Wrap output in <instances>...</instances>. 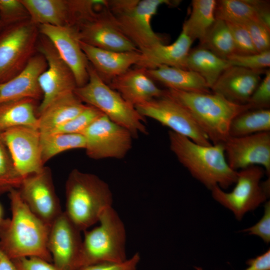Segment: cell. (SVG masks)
Returning a JSON list of instances; mask_svg holds the SVG:
<instances>
[{
    "instance_id": "23",
    "label": "cell",
    "mask_w": 270,
    "mask_h": 270,
    "mask_svg": "<svg viewBox=\"0 0 270 270\" xmlns=\"http://www.w3.org/2000/svg\"><path fill=\"white\" fill-rule=\"evenodd\" d=\"M193 42L182 30L172 44H159L140 52V58L136 66L146 70L168 66L186 69V60Z\"/></svg>"
},
{
    "instance_id": "22",
    "label": "cell",
    "mask_w": 270,
    "mask_h": 270,
    "mask_svg": "<svg viewBox=\"0 0 270 270\" xmlns=\"http://www.w3.org/2000/svg\"><path fill=\"white\" fill-rule=\"evenodd\" d=\"M80 44L90 64L108 84L132 65H136L140 58V52H117L98 48L80 41Z\"/></svg>"
},
{
    "instance_id": "11",
    "label": "cell",
    "mask_w": 270,
    "mask_h": 270,
    "mask_svg": "<svg viewBox=\"0 0 270 270\" xmlns=\"http://www.w3.org/2000/svg\"><path fill=\"white\" fill-rule=\"evenodd\" d=\"M81 134L86 155L94 160L123 158L132 147L130 132L102 114Z\"/></svg>"
},
{
    "instance_id": "15",
    "label": "cell",
    "mask_w": 270,
    "mask_h": 270,
    "mask_svg": "<svg viewBox=\"0 0 270 270\" xmlns=\"http://www.w3.org/2000/svg\"><path fill=\"white\" fill-rule=\"evenodd\" d=\"M76 27L80 41L88 45L113 52H140L118 28L108 6Z\"/></svg>"
},
{
    "instance_id": "14",
    "label": "cell",
    "mask_w": 270,
    "mask_h": 270,
    "mask_svg": "<svg viewBox=\"0 0 270 270\" xmlns=\"http://www.w3.org/2000/svg\"><path fill=\"white\" fill-rule=\"evenodd\" d=\"M17 172L23 177L40 171L44 166L41 157L38 130L17 126L0 133Z\"/></svg>"
},
{
    "instance_id": "24",
    "label": "cell",
    "mask_w": 270,
    "mask_h": 270,
    "mask_svg": "<svg viewBox=\"0 0 270 270\" xmlns=\"http://www.w3.org/2000/svg\"><path fill=\"white\" fill-rule=\"evenodd\" d=\"M74 92L59 96L38 115V130L48 133L76 116L86 107Z\"/></svg>"
},
{
    "instance_id": "39",
    "label": "cell",
    "mask_w": 270,
    "mask_h": 270,
    "mask_svg": "<svg viewBox=\"0 0 270 270\" xmlns=\"http://www.w3.org/2000/svg\"><path fill=\"white\" fill-rule=\"evenodd\" d=\"M244 25L258 52L270 50V28L260 20H251Z\"/></svg>"
},
{
    "instance_id": "29",
    "label": "cell",
    "mask_w": 270,
    "mask_h": 270,
    "mask_svg": "<svg viewBox=\"0 0 270 270\" xmlns=\"http://www.w3.org/2000/svg\"><path fill=\"white\" fill-rule=\"evenodd\" d=\"M216 4L215 0H192L191 13L182 30L193 42L198 40L201 42L214 24Z\"/></svg>"
},
{
    "instance_id": "45",
    "label": "cell",
    "mask_w": 270,
    "mask_h": 270,
    "mask_svg": "<svg viewBox=\"0 0 270 270\" xmlns=\"http://www.w3.org/2000/svg\"><path fill=\"white\" fill-rule=\"evenodd\" d=\"M256 10L259 20L270 28V2L267 0H246Z\"/></svg>"
},
{
    "instance_id": "41",
    "label": "cell",
    "mask_w": 270,
    "mask_h": 270,
    "mask_svg": "<svg viewBox=\"0 0 270 270\" xmlns=\"http://www.w3.org/2000/svg\"><path fill=\"white\" fill-rule=\"evenodd\" d=\"M243 232L249 234L260 238L264 242H270V202H266L264 206V213L260 220L253 226L246 228Z\"/></svg>"
},
{
    "instance_id": "37",
    "label": "cell",
    "mask_w": 270,
    "mask_h": 270,
    "mask_svg": "<svg viewBox=\"0 0 270 270\" xmlns=\"http://www.w3.org/2000/svg\"><path fill=\"white\" fill-rule=\"evenodd\" d=\"M231 66L254 70H264L270 66V50L254 54H232L227 59Z\"/></svg>"
},
{
    "instance_id": "20",
    "label": "cell",
    "mask_w": 270,
    "mask_h": 270,
    "mask_svg": "<svg viewBox=\"0 0 270 270\" xmlns=\"http://www.w3.org/2000/svg\"><path fill=\"white\" fill-rule=\"evenodd\" d=\"M264 70H254L231 66L226 69L211 90L228 101L246 104L261 81Z\"/></svg>"
},
{
    "instance_id": "42",
    "label": "cell",
    "mask_w": 270,
    "mask_h": 270,
    "mask_svg": "<svg viewBox=\"0 0 270 270\" xmlns=\"http://www.w3.org/2000/svg\"><path fill=\"white\" fill-rule=\"evenodd\" d=\"M12 260L16 270H61L52 262L38 257L22 258Z\"/></svg>"
},
{
    "instance_id": "43",
    "label": "cell",
    "mask_w": 270,
    "mask_h": 270,
    "mask_svg": "<svg viewBox=\"0 0 270 270\" xmlns=\"http://www.w3.org/2000/svg\"><path fill=\"white\" fill-rule=\"evenodd\" d=\"M140 260L138 253L121 262H104L88 266L78 270H136Z\"/></svg>"
},
{
    "instance_id": "12",
    "label": "cell",
    "mask_w": 270,
    "mask_h": 270,
    "mask_svg": "<svg viewBox=\"0 0 270 270\" xmlns=\"http://www.w3.org/2000/svg\"><path fill=\"white\" fill-rule=\"evenodd\" d=\"M18 190L28 208L50 228L63 212L48 167L24 177Z\"/></svg>"
},
{
    "instance_id": "16",
    "label": "cell",
    "mask_w": 270,
    "mask_h": 270,
    "mask_svg": "<svg viewBox=\"0 0 270 270\" xmlns=\"http://www.w3.org/2000/svg\"><path fill=\"white\" fill-rule=\"evenodd\" d=\"M230 167L238 171L252 166L262 168L270 174V132L229 136L223 143Z\"/></svg>"
},
{
    "instance_id": "13",
    "label": "cell",
    "mask_w": 270,
    "mask_h": 270,
    "mask_svg": "<svg viewBox=\"0 0 270 270\" xmlns=\"http://www.w3.org/2000/svg\"><path fill=\"white\" fill-rule=\"evenodd\" d=\"M40 38L36 49L44 57L47 68L38 79L43 94L37 108L38 115L54 100L66 93L74 92L77 88L72 71L52 44L42 35Z\"/></svg>"
},
{
    "instance_id": "36",
    "label": "cell",
    "mask_w": 270,
    "mask_h": 270,
    "mask_svg": "<svg viewBox=\"0 0 270 270\" xmlns=\"http://www.w3.org/2000/svg\"><path fill=\"white\" fill-rule=\"evenodd\" d=\"M0 19L4 28L30 19L20 0H0Z\"/></svg>"
},
{
    "instance_id": "33",
    "label": "cell",
    "mask_w": 270,
    "mask_h": 270,
    "mask_svg": "<svg viewBox=\"0 0 270 270\" xmlns=\"http://www.w3.org/2000/svg\"><path fill=\"white\" fill-rule=\"evenodd\" d=\"M200 46L224 59L227 60L234 54L233 40L229 28L225 22L221 20H216Z\"/></svg>"
},
{
    "instance_id": "44",
    "label": "cell",
    "mask_w": 270,
    "mask_h": 270,
    "mask_svg": "<svg viewBox=\"0 0 270 270\" xmlns=\"http://www.w3.org/2000/svg\"><path fill=\"white\" fill-rule=\"evenodd\" d=\"M248 266L244 270H270V250L247 260ZM196 270H204L202 268L196 267Z\"/></svg>"
},
{
    "instance_id": "3",
    "label": "cell",
    "mask_w": 270,
    "mask_h": 270,
    "mask_svg": "<svg viewBox=\"0 0 270 270\" xmlns=\"http://www.w3.org/2000/svg\"><path fill=\"white\" fill-rule=\"evenodd\" d=\"M166 93L185 106L212 144H223L229 136L232 120L250 109L248 104L232 103L214 92L167 89Z\"/></svg>"
},
{
    "instance_id": "5",
    "label": "cell",
    "mask_w": 270,
    "mask_h": 270,
    "mask_svg": "<svg viewBox=\"0 0 270 270\" xmlns=\"http://www.w3.org/2000/svg\"><path fill=\"white\" fill-rule=\"evenodd\" d=\"M88 74V82L74 90L80 100L96 108L112 121L126 128L134 138L140 133L146 134L144 118L134 106L106 84L90 63Z\"/></svg>"
},
{
    "instance_id": "6",
    "label": "cell",
    "mask_w": 270,
    "mask_h": 270,
    "mask_svg": "<svg viewBox=\"0 0 270 270\" xmlns=\"http://www.w3.org/2000/svg\"><path fill=\"white\" fill-rule=\"evenodd\" d=\"M100 225L84 231L78 270L90 265L126 260L124 224L112 206L101 214Z\"/></svg>"
},
{
    "instance_id": "46",
    "label": "cell",
    "mask_w": 270,
    "mask_h": 270,
    "mask_svg": "<svg viewBox=\"0 0 270 270\" xmlns=\"http://www.w3.org/2000/svg\"><path fill=\"white\" fill-rule=\"evenodd\" d=\"M0 270H16L13 261L4 254L0 248Z\"/></svg>"
},
{
    "instance_id": "9",
    "label": "cell",
    "mask_w": 270,
    "mask_h": 270,
    "mask_svg": "<svg viewBox=\"0 0 270 270\" xmlns=\"http://www.w3.org/2000/svg\"><path fill=\"white\" fill-rule=\"evenodd\" d=\"M264 173V169L259 166L240 170L236 186L231 192H226L216 186L210 190L212 196L240 220L246 212L256 209L269 196L270 178L260 183Z\"/></svg>"
},
{
    "instance_id": "21",
    "label": "cell",
    "mask_w": 270,
    "mask_h": 270,
    "mask_svg": "<svg viewBox=\"0 0 270 270\" xmlns=\"http://www.w3.org/2000/svg\"><path fill=\"white\" fill-rule=\"evenodd\" d=\"M108 85L134 106L165 94V90L158 87L148 75L146 69L142 68L129 69L112 80Z\"/></svg>"
},
{
    "instance_id": "26",
    "label": "cell",
    "mask_w": 270,
    "mask_h": 270,
    "mask_svg": "<svg viewBox=\"0 0 270 270\" xmlns=\"http://www.w3.org/2000/svg\"><path fill=\"white\" fill-rule=\"evenodd\" d=\"M26 8L30 20L37 26L70 25L67 0H20Z\"/></svg>"
},
{
    "instance_id": "30",
    "label": "cell",
    "mask_w": 270,
    "mask_h": 270,
    "mask_svg": "<svg viewBox=\"0 0 270 270\" xmlns=\"http://www.w3.org/2000/svg\"><path fill=\"white\" fill-rule=\"evenodd\" d=\"M270 132V110L249 109L232 120L229 136L240 137Z\"/></svg>"
},
{
    "instance_id": "31",
    "label": "cell",
    "mask_w": 270,
    "mask_h": 270,
    "mask_svg": "<svg viewBox=\"0 0 270 270\" xmlns=\"http://www.w3.org/2000/svg\"><path fill=\"white\" fill-rule=\"evenodd\" d=\"M40 134L41 157L44 165L61 152L85 148V138L81 134Z\"/></svg>"
},
{
    "instance_id": "2",
    "label": "cell",
    "mask_w": 270,
    "mask_h": 270,
    "mask_svg": "<svg viewBox=\"0 0 270 270\" xmlns=\"http://www.w3.org/2000/svg\"><path fill=\"white\" fill-rule=\"evenodd\" d=\"M170 147L180 162L206 188L226 189L235 184L238 171L228 164L223 144L205 146L168 131Z\"/></svg>"
},
{
    "instance_id": "4",
    "label": "cell",
    "mask_w": 270,
    "mask_h": 270,
    "mask_svg": "<svg viewBox=\"0 0 270 270\" xmlns=\"http://www.w3.org/2000/svg\"><path fill=\"white\" fill-rule=\"evenodd\" d=\"M64 212L80 230L98 222L102 212L112 206V196L108 184L97 176L72 170L65 186Z\"/></svg>"
},
{
    "instance_id": "27",
    "label": "cell",
    "mask_w": 270,
    "mask_h": 270,
    "mask_svg": "<svg viewBox=\"0 0 270 270\" xmlns=\"http://www.w3.org/2000/svg\"><path fill=\"white\" fill-rule=\"evenodd\" d=\"M35 100L24 98L0 104V133L10 128L27 126L38 130Z\"/></svg>"
},
{
    "instance_id": "8",
    "label": "cell",
    "mask_w": 270,
    "mask_h": 270,
    "mask_svg": "<svg viewBox=\"0 0 270 270\" xmlns=\"http://www.w3.org/2000/svg\"><path fill=\"white\" fill-rule=\"evenodd\" d=\"M40 32L29 20L8 26L0 32V84L10 80L34 54Z\"/></svg>"
},
{
    "instance_id": "34",
    "label": "cell",
    "mask_w": 270,
    "mask_h": 270,
    "mask_svg": "<svg viewBox=\"0 0 270 270\" xmlns=\"http://www.w3.org/2000/svg\"><path fill=\"white\" fill-rule=\"evenodd\" d=\"M24 178L16 170L0 134V195L18 189Z\"/></svg>"
},
{
    "instance_id": "10",
    "label": "cell",
    "mask_w": 270,
    "mask_h": 270,
    "mask_svg": "<svg viewBox=\"0 0 270 270\" xmlns=\"http://www.w3.org/2000/svg\"><path fill=\"white\" fill-rule=\"evenodd\" d=\"M143 117L152 118L176 133L187 137L200 144H212L196 124L186 108L167 95L134 106Z\"/></svg>"
},
{
    "instance_id": "48",
    "label": "cell",
    "mask_w": 270,
    "mask_h": 270,
    "mask_svg": "<svg viewBox=\"0 0 270 270\" xmlns=\"http://www.w3.org/2000/svg\"><path fill=\"white\" fill-rule=\"evenodd\" d=\"M4 26H2V22H1V21H0V32H1V31L2 30V29L4 28Z\"/></svg>"
},
{
    "instance_id": "40",
    "label": "cell",
    "mask_w": 270,
    "mask_h": 270,
    "mask_svg": "<svg viewBox=\"0 0 270 270\" xmlns=\"http://www.w3.org/2000/svg\"><path fill=\"white\" fill-rule=\"evenodd\" d=\"M264 78L250 98L248 104L250 109H270V70L266 71Z\"/></svg>"
},
{
    "instance_id": "1",
    "label": "cell",
    "mask_w": 270,
    "mask_h": 270,
    "mask_svg": "<svg viewBox=\"0 0 270 270\" xmlns=\"http://www.w3.org/2000/svg\"><path fill=\"white\" fill-rule=\"evenodd\" d=\"M12 216L0 225V248L11 260L38 257L52 262L48 248L50 227L28 208L18 189L8 192Z\"/></svg>"
},
{
    "instance_id": "17",
    "label": "cell",
    "mask_w": 270,
    "mask_h": 270,
    "mask_svg": "<svg viewBox=\"0 0 270 270\" xmlns=\"http://www.w3.org/2000/svg\"><path fill=\"white\" fill-rule=\"evenodd\" d=\"M38 28L40 33L51 42L72 71L77 87L84 85L88 79L89 62L82 49L76 27L42 24Z\"/></svg>"
},
{
    "instance_id": "32",
    "label": "cell",
    "mask_w": 270,
    "mask_h": 270,
    "mask_svg": "<svg viewBox=\"0 0 270 270\" xmlns=\"http://www.w3.org/2000/svg\"><path fill=\"white\" fill-rule=\"evenodd\" d=\"M214 15L216 20L240 24L259 20L256 10L246 0H216Z\"/></svg>"
},
{
    "instance_id": "7",
    "label": "cell",
    "mask_w": 270,
    "mask_h": 270,
    "mask_svg": "<svg viewBox=\"0 0 270 270\" xmlns=\"http://www.w3.org/2000/svg\"><path fill=\"white\" fill-rule=\"evenodd\" d=\"M171 3L168 0H108V8L120 30L142 52L163 44L153 30L151 20L160 6Z\"/></svg>"
},
{
    "instance_id": "35",
    "label": "cell",
    "mask_w": 270,
    "mask_h": 270,
    "mask_svg": "<svg viewBox=\"0 0 270 270\" xmlns=\"http://www.w3.org/2000/svg\"><path fill=\"white\" fill-rule=\"evenodd\" d=\"M102 114H104L96 108L86 105L76 116L48 133L82 134Z\"/></svg>"
},
{
    "instance_id": "47",
    "label": "cell",
    "mask_w": 270,
    "mask_h": 270,
    "mask_svg": "<svg viewBox=\"0 0 270 270\" xmlns=\"http://www.w3.org/2000/svg\"><path fill=\"white\" fill-rule=\"evenodd\" d=\"M4 220L3 208L1 204H0V225L2 224Z\"/></svg>"
},
{
    "instance_id": "38",
    "label": "cell",
    "mask_w": 270,
    "mask_h": 270,
    "mask_svg": "<svg viewBox=\"0 0 270 270\" xmlns=\"http://www.w3.org/2000/svg\"><path fill=\"white\" fill-rule=\"evenodd\" d=\"M226 23L232 36L234 54L246 55L258 53L254 48L249 32L244 25Z\"/></svg>"
},
{
    "instance_id": "25",
    "label": "cell",
    "mask_w": 270,
    "mask_h": 270,
    "mask_svg": "<svg viewBox=\"0 0 270 270\" xmlns=\"http://www.w3.org/2000/svg\"><path fill=\"white\" fill-rule=\"evenodd\" d=\"M146 72L153 80L160 82L168 89L194 92H211L204 80L190 70L164 66L146 70Z\"/></svg>"
},
{
    "instance_id": "28",
    "label": "cell",
    "mask_w": 270,
    "mask_h": 270,
    "mask_svg": "<svg viewBox=\"0 0 270 270\" xmlns=\"http://www.w3.org/2000/svg\"><path fill=\"white\" fill-rule=\"evenodd\" d=\"M230 66L228 60L200 46L190 50L186 60V69L199 74L210 90L223 72Z\"/></svg>"
},
{
    "instance_id": "19",
    "label": "cell",
    "mask_w": 270,
    "mask_h": 270,
    "mask_svg": "<svg viewBox=\"0 0 270 270\" xmlns=\"http://www.w3.org/2000/svg\"><path fill=\"white\" fill-rule=\"evenodd\" d=\"M46 68L44 57L40 53L34 54L20 72L0 84V104L24 98L42 100L43 94L38 79Z\"/></svg>"
},
{
    "instance_id": "18",
    "label": "cell",
    "mask_w": 270,
    "mask_h": 270,
    "mask_svg": "<svg viewBox=\"0 0 270 270\" xmlns=\"http://www.w3.org/2000/svg\"><path fill=\"white\" fill-rule=\"evenodd\" d=\"M80 231L63 212L50 228L48 248L52 263L61 270H78L82 240Z\"/></svg>"
}]
</instances>
